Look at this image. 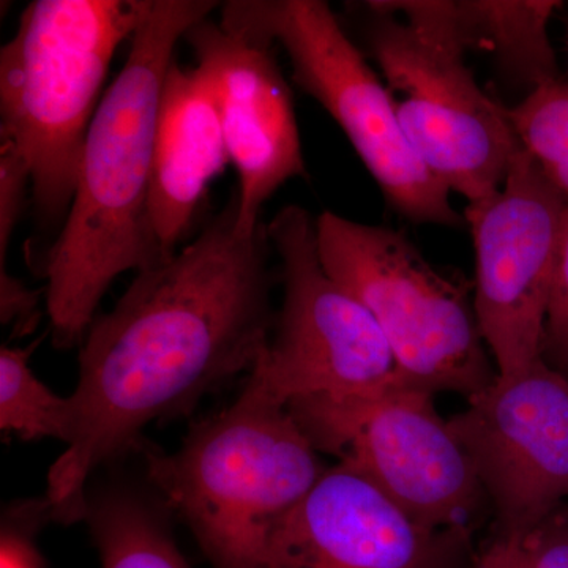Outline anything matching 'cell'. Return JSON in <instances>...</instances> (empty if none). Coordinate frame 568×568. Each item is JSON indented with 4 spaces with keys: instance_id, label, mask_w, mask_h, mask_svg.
Returning a JSON list of instances; mask_svg holds the SVG:
<instances>
[{
    "instance_id": "6da1fadb",
    "label": "cell",
    "mask_w": 568,
    "mask_h": 568,
    "mask_svg": "<svg viewBox=\"0 0 568 568\" xmlns=\"http://www.w3.org/2000/svg\"><path fill=\"white\" fill-rule=\"evenodd\" d=\"M267 246V224L239 233L235 196L193 244L138 272L114 308L93 320L70 396L73 436L48 473L51 519H85L97 467L136 446L151 422L252 372L274 324Z\"/></svg>"
},
{
    "instance_id": "7a4b0ae2",
    "label": "cell",
    "mask_w": 568,
    "mask_h": 568,
    "mask_svg": "<svg viewBox=\"0 0 568 568\" xmlns=\"http://www.w3.org/2000/svg\"><path fill=\"white\" fill-rule=\"evenodd\" d=\"M153 0L130 40L121 73L103 93L81 155L73 203L44 254L54 345L82 343L119 275L163 263L151 223L153 144L175 44L219 7Z\"/></svg>"
},
{
    "instance_id": "3957f363",
    "label": "cell",
    "mask_w": 568,
    "mask_h": 568,
    "mask_svg": "<svg viewBox=\"0 0 568 568\" xmlns=\"http://www.w3.org/2000/svg\"><path fill=\"white\" fill-rule=\"evenodd\" d=\"M153 0H36L0 50V141L21 153L44 227L62 230L115 51Z\"/></svg>"
},
{
    "instance_id": "277c9868",
    "label": "cell",
    "mask_w": 568,
    "mask_h": 568,
    "mask_svg": "<svg viewBox=\"0 0 568 568\" xmlns=\"http://www.w3.org/2000/svg\"><path fill=\"white\" fill-rule=\"evenodd\" d=\"M144 455L152 484L215 568H271L276 525L327 469L291 410L248 386L174 454Z\"/></svg>"
},
{
    "instance_id": "5b68a950",
    "label": "cell",
    "mask_w": 568,
    "mask_h": 568,
    "mask_svg": "<svg viewBox=\"0 0 568 568\" xmlns=\"http://www.w3.org/2000/svg\"><path fill=\"white\" fill-rule=\"evenodd\" d=\"M316 231L325 271L375 317L405 383L467 399L491 386L497 373L469 283L437 272L392 227L327 211L317 216Z\"/></svg>"
},
{
    "instance_id": "8992f818",
    "label": "cell",
    "mask_w": 568,
    "mask_h": 568,
    "mask_svg": "<svg viewBox=\"0 0 568 568\" xmlns=\"http://www.w3.org/2000/svg\"><path fill=\"white\" fill-rule=\"evenodd\" d=\"M222 24L282 44L293 80L345 132L392 209L409 222L465 226L452 192L407 141L386 84L323 0H230Z\"/></svg>"
},
{
    "instance_id": "52a82bcc",
    "label": "cell",
    "mask_w": 568,
    "mask_h": 568,
    "mask_svg": "<svg viewBox=\"0 0 568 568\" xmlns=\"http://www.w3.org/2000/svg\"><path fill=\"white\" fill-rule=\"evenodd\" d=\"M267 237L282 267L283 304L246 386L287 407L402 381L375 317L321 263L312 213L286 205L267 224Z\"/></svg>"
},
{
    "instance_id": "ba28073f",
    "label": "cell",
    "mask_w": 568,
    "mask_h": 568,
    "mask_svg": "<svg viewBox=\"0 0 568 568\" xmlns=\"http://www.w3.org/2000/svg\"><path fill=\"white\" fill-rule=\"evenodd\" d=\"M362 36L418 159L467 203L497 192L523 151L508 108L481 91L465 54L373 0Z\"/></svg>"
},
{
    "instance_id": "9c48e42d",
    "label": "cell",
    "mask_w": 568,
    "mask_h": 568,
    "mask_svg": "<svg viewBox=\"0 0 568 568\" xmlns=\"http://www.w3.org/2000/svg\"><path fill=\"white\" fill-rule=\"evenodd\" d=\"M316 450L368 477L432 530H469L484 497L473 463L433 394L405 381L372 394L287 406Z\"/></svg>"
},
{
    "instance_id": "30bf717a",
    "label": "cell",
    "mask_w": 568,
    "mask_h": 568,
    "mask_svg": "<svg viewBox=\"0 0 568 568\" xmlns=\"http://www.w3.org/2000/svg\"><path fill=\"white\" fill-rule=\"evenodd\" d=\"M567 197L521 151L497 192L467 203L476 252L474 308L497 375L541 358Z\"/></svg>"
},
{
    "instance_id": "8fae6325",
    "label": "cell",
    "mask_w": 568,
    "mask_h": 568,
    "mask_svg": "<svg viewBox=\"0 0 568 568\" xmlns=\"http://www.w3.org/2000/svg\"><path fill=\"white\" fill-rule=\"evenodd\" d=\"M448 425L495 507L500 534L528 536L568 499V381L541 358L497 375Z\"/></svg>"
},
{
    "instance_id": "7c38bea8",
    "label": "cell",
    "mask_w": 568,
    "mask_h": 568,
    "mask_svg": "<svg viewBox=\"0 0 568 568\" xmlns=\"http://www.w3.org/2000/svg\"><path fill=\"white\" fill-rule=\"evenodd\" d=\"M183 40L211 88L241 182L237 231L254 235L265 226L261 211L272 194L291 179L306 175L293 92L271 41L209 18Z\"/></svg>"
},
{
    "instance_id": "4fadbf2b",
    "label": "cell",
    "mask_w": 568,
    "mask_h": 568,
    "mask_svg": "<svg viewBox=\"0 0 568 568\" xmlns=\"http://www.w3.org/2000/svg\"><path fill=\"white\" fill-rule=\"evenodd\" d=\"M469 530H432L338 463L276 525L271 568H457Z\"/></svg>"
},
{
    "instance_id": "5bb4252c",
    "label": "cell",
    "mask_w": 568,
    "mask_h": 568,
    "mask_svg": "<svg viewBox=\"0 0 568 568\" xmlns=\"http://www.w3.org/2000/svg\"><path fill=\"white\" fill-rule=\"evenodd\" d=\"M231 162L211 88L196 67L173 62L153 144L151 223L163 261L192 227L209 186Z\"/></svg>"
},
{
    "instance_id": "9a60e30c",
    "label": "cell",
    "mask_w": 568,
    "mask_h": 568,
    "mask_svg": "<svg viewBox=\"0 0 568 568\" xmlns=\"http://www.w3.org/2000/svg\"><path fill=\"white\" fill-rule=\"evenodd\" d=\"M455 50L488 52L499 70L530 92L559 81L548 36L552 0H373ZM529 92V93H530Z\"/></svg>"
},
{
    "instance_id": "2e32d148",
    "label": "cell",
    "mask_w": 568,
    "mask_h": 568,
    "mask_svg": "<svg viewBox=\"0 0 568 568\" xmlns=\"http://www.w3.org/2000/svg\"><path fill=\"white\" fill-rule=\"evenodd\" d=\"M102 568H192L159 515L136 496L110 491L89 500Z\"/></svg>"
},
{
    "instance_id": "e0dca14e",
    "label": "cell",
    "mask_w": 568,
    "mask_h": 568,
    "mask_svg": "<svg viewBox=\"0 0 568 568\" xmlns=\"http://www.w3.org/2000/svg\"><path fill=\"white\" fill-rule=\"evenodd\" d=\"M29 349L2 346L0 349V428L7 435L33 440L54 437L69 444L73 436L74 413L69 398L55 395L33 375Z\"/></svg>"
},
{
    "instance_id": "ac0fdd59",
    "label": "cell",
    "mask_w": 568,
    "mask_h": 568,
    "mask_svg": "<svg viewBox=\"0 0 568 568\" xmlns=\"http://www.w3.org/2000/svg\"><path fill=\"white\" fill-rule=\"evenodd\" d=\"M508 112L523 151L568 201V82L538 88Z\"/></svg>"
},
{
    "instance_id": "d6986e66",
    "label": "cell",
    "mask_w": 568,
    "mask_h": 568,
    "mask_svg": "<svg viewBox=\"0 0 568 568\" xmlns=\"http://www.w3.org/2000/svg\"><path fill=\"white\" fill-rule=\"evenodd\" d=\"M541 361L568 381V204L545 317Z\"/></svg>"
},
{
    "instance_id": "ffe728a7",
    "label": "cell",
    "mask_w": 568,
    "mask_h": 568,
    "mask_svg": "<svg viewBox=\"0 0 568 568\" xmlns=\"http://www.w3.org/2000/svg\"><path fill=\"white\" fill-rule=\"evenodd\" d=\"M28 186H31V173L21 153L11 142L0 141V268H6L7 252L24 211Z\"/></svg>"
},
{
    "instance_id": "44dd1931",
    "label": "cell",
    "mask_w": 568,
    "mask_h": 568,
    "mask_svg": "<svg viewBox=\"0 0 568 568\" xmlns=\"http://www.w3.org/2000/svg\"><path fill=\"white\" fill-rule=\"evenodd\" d=\"M51 519L47 500L20 506L6 517L0 544V568H43L33 547V532Z\"/></svg>"
},
{
    "instance_id": "7402d4cb",
    "label": "cell",
    "mask_w": 568,
    "mask_h": 568,
    "mask_svg": "<svg viewBox=\"0 0 568 568\" xmlns=\"http://www.w3.org/2000/svg\"><path fill=\"white\" fill-rule=\"evenodd\" d=\"M39 295L26 287L9 271H0V317L2 324L14 325V334H28L39 321Z\"/></svg>"
},
{
    "instance_id": "603a6c76",
    "label": "cell",
    "mask_w": 568,
    "mask_h": 568,
    "mask_svg": "<svg viewBox=\"0 0 568 568\" xmlns=\"http://www.w3.org/2000/svg\"><path fill=\"white\" fill-rule=\"evenodd\" d=\"M530 568H568V523L552 517L525 536Z\"/></svg>"
},
{
    "instance_id": "cb8c5ba5",
    "label": "cell",
    "mask_w": 568,
    "mask_h": 568,
    "mask_svg": "<svg viewBox=\"0 0 568 568\" xmlns=\"http://www.w3.org/2000/svg\"><path fill=\"white\" fill-rule=\"evenodd\" d=\"M467 568H530L525 536L497 534Z\"/></svg>"
}]
</instances>
